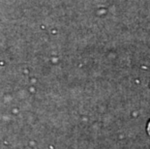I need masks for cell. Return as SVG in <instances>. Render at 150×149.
I'll return each mask as SVG.
<instances>
[{
	"mask_svg": "<svg viewBox=\"0 0 150 149\" xmlns=\"http://www.w3.org/2000/svg\"><path fill=\"white\" fill-rule=\"evenodd\" d=\"M147 133H148V136L150 138V121L148 122V125H147Z\"/></svg>",
	"mask_w": 150,
	"mask_h": 149,
	"instance_id": "cell-1",
	"label": "cell"
}]
</instances>
